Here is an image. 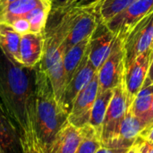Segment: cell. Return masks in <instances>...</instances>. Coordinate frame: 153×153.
Listing matches in <instances>:
<instances>
[{
	"mask_svg": "<svg viewBox=\"0 0 153 153\" xmlns=\"http://www.w3.org/2000/svg\"><path fill=\"white\" fill-rule=\"evenodd\" d=\"M0 153H5L4 152V151L2 149V147H1V146H0Z\"/></svg>",
	"mask_w": 153,
	"mask_h": 153,
	"instance_id": "8d00e7d4",
	"label": "cell"
},
{
	"mask_svg": "<svg viewBox=\"0 0 153 153\" xmlns=\"http://www.w3.org/2000/svg\"><path fill=\"white\" fill-rule=\"evenodd\" d=\"M100 1H101V0H100ZM100 2H99V3H100Z\"/></svg>",
	"mask_w": 153,
	"mask_h": 153,
	"instance_id": "ab89813d",
	"label": "cell"
},
{
	"mask_svg": "<svg viewBox=\"0 0 153 153\" xmlns=\"http://www.w3.org/2000/svg\"><path fill=\"white\" fill-rule=\"evenodd\" d=\"M100 22L99 15L94 8L78 9L71 30L65 41V50L66 51L77 43L90 39Z\"/></svg>",
	"mask_w": 153,
	"mask_h": 153,
	"instance_id": "30bf717a",
	"label": "cell"
},
{
	"mask_svg": "<svg viewBox=\"0 0 153 153\" xmlns=\"http://www.w3.org/2000/svg\"><path fill=\"white\" fill-rule=\"evenodd\" d=\"M113 92H114L113 90H106L103 91H99L91 109L89 125L95 129V131L100 135V137L101 134L104 117L107 109L108 108V105L110 103V100L113 97Z\"/></svg>",
	"mask_w": 153,
	"mask_h": 153,
	"instance_id": "ac0fdd59",
	"label": "cell"
},
{
	"mask_svg": "<svg viewBox=\"0 0 153 153\" xmlns=\"http://www.w3.org/2000/svg\"><path fill=\"white\" fill-rule=\"evenodd\" d=\"M153 100V84L148 87H143L131 104L133 114L147 128V117ZM144 129V130H145Z\"/></svg>",
	"mask_w": 153,
	"mask_h": 153,
	"instance_id": "ffe728a7",
	"label": "cell"
},
{
	"mask_svg": "<svg viewBox=\"0 0 153 153\" xmlns=\"http://www.w3.org/2000/svg\"><path fill=\"white\" fill-rule=\"evenodd\" d=\"M137 152V146L134 144V146H132L129 150H128V152L126 153H136Z\"/></svg>",
	"mask_w": 153,
	"mask_h": 153,
	"instance_id": "d6a6232c",
	"label": "cell"
},
{
	"mask_svg": "<svg viewBox=\"0 0 153 153\" xmlns=\"http://www.w3.org/2000/svg\"><path fill=\"white\" fill-rule=\"evenodd\" d=\"M152 124H153V100H152V106H151V108H150V111H149V114H148V117H147V128H148V127H150Z\"/></svg>",
	"mask_w": 153,
	"mask_h": 153,
	"instance_id": "4dcf8cb0",
	"label": "cell"
},
{
	"mask_svg": "<svg viewBox=\"0 0 153 153\" xmlns=\"http://www.w3.org/2000/svg\"><path fill=\"white\" fill-rule=\"evenodd\" d=\"M97 72L98 71L93 67V65L90 62L87 54L84 59L82 60L80 67L73 76L72 80L66 85L62 97L61 106L68 113V115L73 108L76 97L81 92V91L91 81V79L97 74Z\"/></svg>",
	"mask_w": 153,
	"mask_h": 153,
	"instance_id": "8fae6325",
	"label": "cell"
},
{
	"mask_svg": "<svg viewBox=\"0 0 153 153\" xmlns=\"http://www.w3.org/2000/svg\"><path fill=\"white\" fill-rule=\"evenodd\" d=\"M135 0H101L95 7L100 21L107 23L117 14L123 12Z\"/></svg>",
	"mask_w": 153,
	"mask_h": 153,
	"instance_id": "44dd1931",
	"label": "cell"
},
{
	"mask_svg": "<svg viewBox=\"0 0 153 153\" xmlns=\"http://www.w3.org/2000/svg\"><path fill=\"white\" fill-rule=\"evenodd\" d=\"M5 8V5L0 1V15L2 14V13H3V11H4V9Z\"/></svg>",
	"mask_w": 153,
	"mask_h": 153,
	"instance_id": "d590c367",
	"label": "cell"
},
{
	"mask_svg": "<svg viewBox=\"0 0 153 153\" xmlns=\"http://www.w3.org/2000/svg\"><path fill=\"white\" fill-rule=\"evenodd\" d=\"M35 91L36 66H24L0 48V101L21 131L33 110Z\"/></svg>",
	"mask_w": 153,
	"mask_h": 153,
	"instance_id": "6da1fadb",
	"label": "cell"
},
{
	"mask_svg": "<svg viewBox=\"0 0 153 153\" xmlns=\"http://www.w3.org/2000/svg\"><path fill=\"white\" fill-rule=\"evenodd\" d=\"M46 0H16L5 6L0 15V22L9 23L18 17H25L30 12L39 5L46 3ZM49 3V2H48Z\"/></svg>",
	"mask_w": 153,
	"mask_h": 153,
	"instance_id": "d6986e66",
	"label": "cell"
},
{
	"mask_svg": "<svg viewBox=\"0 0 153 153\" xmlns=\"http://www.w3.org/2000/svg\"><path fill=\"white\" fill-rule=\"evenodd\" d=\"M140 137H142L143 139L149 141V142H152L153 143V124L148 128H146L140 135Z\"/></svg>",
	"mask_w": 153,
	"mask_h": 153,
	"instance_id": "f1b7e54d",
	"label": "cell"
},
{
	"mask_svg": "<svg viewBox=\"0 0 153 153\" xmlns=\"http://www.w3.org/2000/svg\"><path fill=\"white\" fill-rule=\"evenodd\" d=\"M96 153H108V149L105 147H101Z\"/></svg>",
	"mask_w": 153,
	"mask_h": 153,
	"instance_id": "836d02e7",
	"label": "cell"
},
{
	"mask_svg": "<svg viewBox=\"0 0 153 153\" xmlns=\"http://www.w3.org/2000/svg\"><path fill=\"white\" fill-rule=\"evenodd\" d=\"M113 91V97L107 109L100 134L101 145L102 147L108 149L110 148L115 141L120 124L126 113L128 107L131 105L128 102V95L124 78L121 83L116 87Z\"/></svg>",
	"mask_w": 153,
	"mask_h": 153,
	"instance_id": "3957f363",
	"label": "cell"
},
{
	"mask_svg": "<svg viewBox=\"0 0 153 153\" xmlns=\"http://www.w3.org/2000/svg\"><path fill=\"white\" fill-rule=\"evenodd\" d=\"M33 119L39 142L46 153L56 134L68 121V113L58 103L51 82L39 64L36 65Z\"/></svg>",
	"mask_w": 153,
	"mask_h": 153,
	"instance_id": "7a4b0ae2",
	"label": "cell"
},
{
	"mask_svg": "<svg viewBox=\"0 0 153 153\" xmlns=\"http://www.w3.org/2000/svg\"><path fill=\"white\" fill-rule=\"evenodd\" d=\"M153 84V56L150 65V68H149V72H148V75L146 77V80L144 82V84L143 87H148Z\"/></svg>",
	"mask_w": 153,
	"mask_h": 153,
	"instance_id": "f546056e",
	"label": "cell"
},
{
	"mask_svg": "<svg viewBox=\"0 0 153 153\" xmlns=\"http://www.w3.org/2000/svg\"><path fill=\"white\" fill-rule=\"evenodd\" d=\"M50 11H51V4L46 2L39 5L35 9H33L25 16L30 22V32L44 33Z\"/></svg>",
	"mask_w": 153,
	"mask_h": 153,
	"instance_id": "603a6c76",
	"label": "cell"
},
{
	"mask_svg": "<svg viewBox=\"0 0 153 153\" xmlns=\"http://www.w3.org/2000/svg\"><path fill=\"white\" fill-rule=\"evenodd\" d=\"M117 39L105 23L100 22L90 39L88 53L89 60L97 71L110 55Z\"/></svg>",
	"mask_w": 153,
	"mask_h": 153,
	"instance_id": "ba28073f",
	"label": "cell"
},
{
	"mask_svg": "<svg viewBox=\"0 0 153 153\" xmlns=\"http://www.w3.org/2000/svg\"><path fill=\"white\" fill-rule=\"evenodd\" d=\"M71 0H52L51 2V11L50 12H56L64 10Z\"/></svg>",
	"mask_w": 153,
	"mask_h": 153,
	"instance_id": "83f0119b",
	"label": "cell"
},
{
	"mask_svg": "<svg viewBox=\"0 0 153 153\" xmlns=\"http://www.w3.org/2000/svg\"><path fill=\"white\" fill-rule=\"evenodd\" d=\"M122 41L126 68L138 56L153 49V12L137 22Z\"/></svg>",
	"mask_w": 153,
	"mask_h": 153,
	"instance_id": "277c9868",
	"label": "cell"
},
{
	"mask_svg": "<svg viewBox=\"0 0 153 153\" xmlns=\"http://www.w3.org/2000/svg\"><path fill=\"white\" fill-rule=\"evenodd\" d=\"M82 138V130L67 121L56 134L46 153H75Z\"/></svg>",
	"mask_w": 153,
	"mask_h": 153,
	"instance_id": "9a60e30c",
	"label": "cell"
},
{
	"mask_svg": "<svg viewBox=\"0 0 153 153\" xmlns=\"http://www.w3.org/2000/svg\"><path fill=\"white\" fill-rule=\"evenodd\" d=\"M21 35L9 24L0 22V48L11 58L21 64L20 42Z\"/></svg>",
	"mask_w": 153,
	"mask_h": 153,
	"instance_id": "e0dca14e",
	"label": "cell"
},
{
	"mask_svg": "<svg viewBox=\"0 0 153 153\" xmlns=\"http://www.w3.org/2000/svg\"><path fill=\"white\" fill-rule=\"evenodd\" d=\"M21 143L22 153H44L35 130L33 110L30 113L26 127L21 131Z\"/></svg>",
	"mask_w": 153,
	"mask_h": 153,
	"instance_id": "7402d4cb",
	"label": "cell"
},
{
	"mask_svg": "<svg viewBox=\"0 0 153 153\" xmlns=\"http://www.w3.org/2000/svg\"><path fill=\"white\" fill-rule=\"evenodd\" d=\"M82 130V138L75 153H96L101 147L100 137L95 129L90 125L85 126Z\"/></svg>",
	"mask_w": 153,
	"mask_h": 153,
	"instance_id": "cb8c5ba5",
	"label": "cell"
},
{
	"mask_svg": "<svg viewBox=\"0 0 153 153\" xmlns=\"http://www.w3.org/2000/svg\"><path fill=\"white\" fill-rule=\"evenodd\" d=\"M144 129L145 126L133 114L130 105L120 124L117 135L110 148H131L134 145Z\"/></svg>",
	"mask_w": 153,
	"mask_h": 153,
	"instance_id": "4fadbf2b",
	"label": "cell"
},
{
	"mask_svg": "<svg viewBox=\"0 0 153 153\" xmlns=\"http://www.w3.org/2000/svg\"><path fill=\"white\" fill-rule=\"evenodd\" d=\"M134 144L137 146L138 151L141 153H153L152 142L146 141V140H144L139 136Z\"/></svg>",
	"mask_w": 153,
	"mask_h": 153,
	"instance_id": "4316f807",
	"label": "cell"
},
{
	"mask_svg": "<svg viewBox=\"0 0 153 153\" xmlns=\"http://www.w3.org/2000/svg\"><path fill=\"white\" fill-rule=\"evenodd\" d=\"M136 153H141L140 152H139V151H138V149H137V152H136Z\"/></svg>",
	"mask_w": 153,
	"mask_h": 153,
	"instance_id": "f35d334b",
	"label": "cell"
},
{
	"mask_svg": "<svg viewBox=\"0 0 153 153\" xmlns=\"http://www.w3.org/2000/svg\"><path fill=\"white\" fill-rule=\"evenodd\" d=\"M152 56L153 49H150L138 56L125 69L124 80L127 91L129 104L133 103L134 98L144 84Z\"/></svg>",
	"mask_w": 153,
	"mask_h": 153,
	"instance_id": "9c48e42d",
	"label": "cell"
},
{
	"mask_svg": "<svg viewBox=\"0 0 153 153\" xmlns=\"http://www.w3.org/2000/svg\"><path fill=\"white\" fill-rule=\"evenodd\" d=\"M99 92L98 72L91 81L81 91L76 97L73 108L68 115V122L77 128L89 125L91 109Z\"/></svg>",
	"mask_w": 153,
	"mask_h": 153,
	"instance_id": "52a82bcc",
	"label": "cell"
},
{
	"mask_svg": "<svg viewBox=\"0 0 153 153\" xmlns=\"http://www.w3.org/2000/svg\"><path fill=\"white\" fill-rule=\"evenodd\" d=\"M130 148H110L108 153H126Z\"/></svg>",
	"mask_w": 153,
	"mask_h": 153,
	"instance_id": "1f68e13d",
	"label": "cell"
},
{
	"mask_svg": "<svg viewBox=\"0 0 153 153\" xmlns=\"http://www.w3.org/2000/svg\"><path fill=\"white\" fill-rule=\"evenodd\" d=\"M44 51V33L29 32L21 37V64L27 67H35L41 61Z\"/></svg>",
	"mask_w": 153,
	"mask_h": 153,
	"instance_id": "5bb4252c",
	"label": "cell"
},
{
	"mask_svg": "<svg viewBox=\"0 0 153 153\" xmlns=\"http://www.w3.org/2000/svg\"><path fill=\"white\" fill-rule=\"evenodd\" d=\"M0 146L5 153H22L21 130L0 101Z\"/></svg>",
	"mask_w": 153,
	"mask_h": 153,
	"instance_id": "7c38bea8",
	"label": "cell"
},
{
	"mask_svg": "<svg viewBox=\"0 0 153 153\" xmlns=\"http://www.w3.org/2000/svg\"><path fill=\"white\" fill-rule=\"evenodd\" d=\"M5 6L7 5V4H11V3H13V2H14V1H16V0H0Z\"/></svg>",
	"mask_w": 153,
	"mask_h": 153,
	"instance_id": "e575fe53",
	"label": "cell"
},
{
	"mask_svg": "<svg viewBox=\"0 0 153 153\" xmlns=\"http://www.w3.org/2000/svg\"><path fill=\"white\" fill-rule=\"evenodd\" d=\"M7 24H9L21 36L30 32V22H29V21L27 20L26 17H18V18H15V19L12 20Z\"/></svg>",
	"mask_w": 153,
	"mask_h": 153,
	"instance_id": "d4e9b609",
	"label": "cell"
},
{
	"mask_svg": "<svg viewBox=\"0 0 153 153\" xmlns=\"http://www.w3.org/2000/svg\"><path fill=\"white\" fill-rule=\"evenodd\" d=\"M100 0H71L67 6L61 11L71 9H89L94 8Z\"/></svg>",
	"mask_w": 153,
	"mask_h": 153,
	"instance_id": "484cf974",
	"label": "cell"
},
{
	"mask_svg": "<svg viewBox=\"0 0 153 153\" xmlns=\"http://www.w3.org/2000/svg\"><path fill=\"white\" fill-rule=\"evenodd\" d=\"M125 53L123 41L117 39L113 50L98 70L99 91L114 90L125 75Z\"/></svg>",
	"mask_w": 153,
	"mask_h": 153,
	"instance_id": "8992f818",
	"label": "cell"
},
{
	"mask_svg": "<svg viewBox=\"0 0 153 153\" xmlns=\"http://www.w3.org/2000/svg\"><path fill=\"white\" fill-rule=\"evenodd\" d=\"M153 12V0H135L107 23V27L124 40L134 26Z\"/></svg>",
	"mask_w": 153,
	"mask_h": 153,
	"instance_id": "5b68a950",
	"label": "cell"
},
{
	"mask_svg": "<svg viewBox=\"0 0 153 153\" xmlns=\"http://www.w3.org/2000/svg\"><path fill=\"white\" fill-rule=\"evenodd\" d=\"M46 1H48V2H49L50 4H51V2H52V0H46Z\"/></svg>",
	"mask_w": 153,
	"mask_h": 153,
	"instance_id": "74e56055",
	"label": "cell"
},
{
	"mask_svg": "<svg viewBox=\"0 0 153 153\" xmlns=\"http://www.w3.org/2000/svg\"><path fill=\"white\" fill-rule=\"evenodd\" d=\"M91 39V38H90ZM90 39H84L68 48L64 54V68L65 73L66 85L80 67L82 60L89 51Z\"/></svg>",
	"mask_w": 153,
	"mask_h": 153,
	"instance_id": "2e32d148",
	"label": "cell"
}]
</instances>
